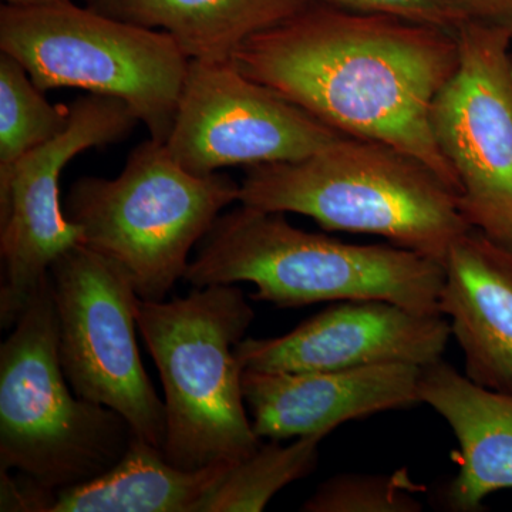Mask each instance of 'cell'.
<instances>
[{
  "label": "cell",
  "mask_w": 512,
  "mask_h": 512,
  "mask_svg": "<svg viewBox=\"0 0 512 512\" xmlns=\"http://www.w3.org/2000/svg\"><path fill=\"white\" fill-rule=\"evenodd\" d=\"M229 175H195L164 143L138 144L113 180L83 177L70 187L67 220L84 247L119 266L143 301H164L222 210L239 201Z\"/></svg>",
  "instance_id": "5"
},
{
  "label": "cell",
  "mask_w": 512,
  "mask_h": 512,
  "mask_svg": "<svg viewBox=\"0 0 512 512\" xmlns=\"http://www.w3.org/2000/svg\"><path fill=\"white\" fill-rule=\"evenodd\" d=\"M0 473V511L50 512L56 491L43 487L23 474H20V478H13L9 471L0 470Z\"/></svg>",
  "instance_id": "23"
},
{
  "label": "cell",
  "mask_w": 512,
  "mask_h": 512,
  "mask_svg": "<svg viewBox=\"0 0 512 512\" xmlns=\"http://www.w3.org/2000/svg\"><path fill=\"white\" fill-rule=\"evenodd\" d=\"M0 52L42 92L73 87L117 97L167 143L191 59L163 32L141 28L70 2L0 8Z\"/></svg>",
  "instance_id": "7"
},
{
  "label": "cell",
  "mask_w": 512,
  "mask_h": 512,
  "mask_svg": "<svg viewBox=\"0 0 512 512\" xmlns=\"http://www.w3.org/2000/svg\"><path fill=\"white\" fill-rule=\"evenodd\" d=\"M2 2L3 5L16 6V8H40V6L57 5L70 0H2Z\"/></svg>",
  "instance_id": "24"
},
{
  "label": "cell",
  "mask_w": 512,
  "mask_h": 512,
  "mask_svg": "<svg viewBox=\"0 0 512 512\" xmlns=\"http://www.w3.org/2000/svg\"><path fill=\"white\" fill-rule=\"evenodd\" d=\"M184 281L194 288L249 282L254 301L279 308L379 299L440 313L444 266L392 244H348L303 231L284 212L241 204L212 224Z\"/></svg>",
  "instance_id": "2"
},
{
  "label": "cell",
  "mask_w": 512,
  "mask_h": 512,
  "mask_svg": "<svg viewBox=\"0 0 512 512\" xmlns=\"http://www.w3.org/2000/svg\"><path fill=\"white\" fill-rule=\"evenodd\" d=\"M420 372L400 363L330 372L244 370L242 390L261 439H325L346 421L421 404Z\"/></svg>",
  "instance_id": "13"
},
{
  "label": "cell",
  "mask_w": 512,
  "mask_h": 512,
  "mask_svg": "<svg viewBox=\"0 0 512 512\" xmlns=\"http://www.w3.org/2000/svg\"><path fill=\"white\" fill-rule=\"evenodd\" d=\"M255 319L235 285L195 288L184 298L143 301L137 325L164 389V456L183 470L237 463L261 446L245 410L235 346Z\"/></svg>",
  "instance_id": "4"
},
{
  "label": "cell",
  "mask_w": 512,
  "mask_h": 512,
  "mask_svg": "<svg viewBox=\"0 0 512 512\" xmlns=\"http://www.w3.org/2000/svg\"><path fill=\"white\" fill-rule=\"evenodd\" d=\"M451 338L440 313L365 299L330 306L278 338H245L235 346L244 370L330 372L379 365L426 366L443 359Z\"/></svg>",
  "instance_id": "12"
},
{
  "label": "cell",
  "mask_w": 512,
  "mask_h": 512,
  "mask_svg": "<svg viewBox=\"0 0 512 512\" xmlns=\"http://www.w3.org/2000/svg\"><path fill=\"white\" fill-rule=\"evenodd\" d=\"M87 8L168 33L191 60L229 62L249 37L282 22L303 0H86Z\"/></svg>",
  "instance_id": "17"
},
{
  "label": "cell",
  "mask_w": 512,
  "mask_h": 512,
  "mask_svg": "<svg viewBox=\"0 0 512 512\" xmlns=\"http://www.w3.org/2000/svg\"><path fill=\"white\" fill-rule=\"evenodd\" d=\"M140 121L117 97L89 94L72 104L70 126L0 171V323L15 326L37 285L64 252L82 242L60 205V177L72 158L130 136Z\"/></svg>",
  "instance_id": "10"
},
{
  "label": "cell",
  "mask_w": 512,
  "mask_h": 512,
  "mask_svg": "<svg viewBox=\"0 0 512 512\" xmlns=\"http://www.w3.org/2000/svg\"><path fill=\"white\" fill-rule=\"evenodd\" d=\"M456 36L457 69L433 101L431 130L468 225L512 249V39L476 23Z\"/></svg>",
  "instance_id": "9"
},
{
  "label": "cell",
  "mask_w": 512,
  "mask_h": 512,
  "mask_svg": "<svg viewBox=\"0 0 512 512\" xmlns=\"http://www.w3.org/2000/svg\"><path fill=\"white\" fill-rule=\"evenodd\" d=\"M323 437H298L288 446L262 441L251 456L229 468L200 512H261L279 491L312 473Z\"/></svg>",
  "instance_id": "18"
},
{
  "label": "cell",
  "mask_w": 512,
  "mask_h": 512,
  "mask_svg": "<svg viewBox=\"0 0 512 512\" xmlns=\"http://www.w3.org/2000/svg\"><path fill=\"white\" fill-rule=\"evenodd\" d=\"M49 278L59 325L60 365L73 392L121 414L134 436L163 448L164 400L138 353L140 296L128 276L79 244L53 262Z\"/></svg>",
  "instance_id": "8"
},
{
  "label": "cell",
  "mask_w": 512,
  "mask_h": 512,
  "mask_svg": "<svg viewBox=\"0 0 512 512\" xmlns=\"http://www.w3.org/2000/svg\"><path fill=\"white\" fill-rule=\"evenodd\" d=\"M43 93L15 57L0 52V171L69 128L72 106H53Z\"/></svg>",
  "instance_id": "19"
},
{
  "label": "cell",
  "mask_w": 512,
  "mask_h": 512,
  "mask_svg": "<svg viewBox=\"0 0 512 512\" xmlns=\"http://www.w3.org/2000/svg\"><path fill=\"white\" fill-rule=\"evenodd\" d=\"M345 136L229 62L191 60L167 146L195 175L296 161Z\"/></svg>",
  "instance_id": "11"
},
{
  "label": "cell",
  "mask_w": 512,
  "mask_h": 512,
  "mask_svg": "<svg viewBox=\"0 0 512 512\" xmlns=\"http://www.w3.org/2000/svg\"><path fill=\"white\" fill-rule=\"evenodd\" d=\"M439 312L473 382L512 393V249L470 228L444 259Z\"/></svg>",
  "instance_id": "14"
},
{
  "label": "cell",
  "mask_w": 512,
  "mask_h": 512,
  "mask_svg": "<svg viewBox=\"0 0 512 512\" xmlns=\"http://www.w3.org/2000/svg\"><path fill=\"white\" fill-rule=\"evenodd\" d=\"M423 485L407 468L392 474H339L316 488L302 505L305 512H419Z\"/></svg>",
  "instance_id": "20"
},
{
  "label": "cell",
  "mask_w": 512,
  "mask_h": 512,
  "mask_svg": "<svg viewBox=\"0 0 512 512\" xmlns=\"http://www.w3.org/2000/svg\"><path fill=\"white\" fill-rule=\"evenodd\" d=\"M239 202L306 215L326 231L386 238L443 264L470 229L429 167L396 148L343 136L312 156L245 168Z\"/></svg>",
  "instance_id": "3"
},
{
  "label": "cell",
  "mask_w": 512,
  "mask_h": 512,
  "mask_svg": "<svg viewBox=\"0 0 512 512\" xmlns=\"http://www.w3.org/2000/svg\"><path fill=\"white\" fill-rule=\"evenodd\" d=\"M234 464L220 461L183 470L165 458L163 448L133 434L116 466L56 491L50 512H200Z\"/></svg>",
  "instance_id": "16"
},
{
  "label": "cell",
  "mask_w": 512,
  "mask_h": 512,
  "mask_svg": "<svg viewBox=\"0 0 512 512\" xmlns=\"http://www.w3.org/2000/svg\"><path fill=\"white\" fill-rule=\"evenodd\" d=\"M316 5L355 10V12L382 13L397 16L423 25L447 30L456 35L458 25L448 12L443 0H303Z\"/></svg>",
  "instance_id": "21"
},
{
  "label": "cell",
  "mask_w": 512,
  "mask_h": 512,
  "mask_svg": "<svg viewBox=\"0 0 512 512\" xmlns=\"http://www.w3.org/2000/svg\"><path fill=\"white\" fill-rule=\"evenodd\" d=\"M458 28L476 23L501 30L512 39V0H443Z\"/></svg>",
  "instance_id": "22"
},
{
  "label": "cell",
  "mask_w": 512,
  "mask_h": 512,
  "mask_svg": "<svg viewBox=\"0 0 512 512\" xmlns=\"http://www.w3.org/2000/svg\"><path fill=\"white\" fill-rule=\"evenodd\" d=\"M60 365L49 274L0 346V470L59 491L119 463L133 439L121 414L72 392Z\"/></svg>",
  "instance_id": "6"
},
{
  "label": "cell",
  "mask_w": 512,
  "mask_h": 512,
  "mask_svg": "<svg viewBox=\"0 0 512 512\" xmlns=\"http://www.w3.org/2000/svg\"><path fill=\"white\" fill-rule=\"evenodd\" d=\"M232 63L333 130L416 158L460 197L430 124L433 101L457 69L454 33L308 3L245 40Z\"/></svg>",
  "instance_id": "1"
},
{
  "label": "cell",
  "mask_w": 512,
  "mask_h": 512,
  "mask_svg": "<svg viewBox=\"0 0 512 512\" xmlns=\"http://www.w3.org/2000/svg\"><path fill=\"white\" fill-rule=\"evenodd\" d=\"M419 399L460 446V471L444 493L451 511H481L490 495L512 490V393L481 386L440 359L421 367Z\"/></svg>",
  "instance_id": "15"
}]
</instances>
